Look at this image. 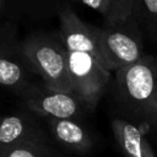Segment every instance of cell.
Listing matches in <instances>:
<instances>
[{"label": "cell", "instance_id": "cell-1", "mask_svg": "<svg viewBox=\"0 0 157 157\" xmlns=\"http://www.w3.org/2000/svg\"><path fill=\"white\" fill-rule=\"evenodd\" d=\"M114 74L112 94L117 118L151 135L157 130V56L145 54Z\"/></svg>", "mask_w": 157, "mask_h": 157}, {"label": "cell", "instance_id": "cell-2", "mask_svg": "<svg viewBox=\"0 0 157 157\" xmlns=\"http://www.w3.org/2000/svg\"><path fill=\"white\" fill-rule=\"evenodd\" d=\"M23 53L36 75L50 88L72 93L67 50L59 34L36 32L22 40Z\"/></svg>", "mask_w": 157, "mask_h": 157}, {"label": "cell", "instance_id": "cell-3", "mask_svg": "<svg viewBox=\"0 0 157 157\" xmlns=\"http://www.w3.org/2000/svg\"><path fill=\"white\" fill-rule=\"evenodd\" d=\"M99 44L104 65L114 72L145 55L144 32L134 16L121 22H104L99 28Z\"/></svg>", "mask_w": 157, "mask_h": 157}, {"label": "cell", "instance_id": "cell-4", "mask_svg": "<svg viewBox=\"0 0 157 157\" xmlns=\"http://www.w3.org/2000/svg\"><path fill=\"white\" fill-rule=\"evenodd\" d=\"M32 70L17 37V26L6 20L0 28V83L4 88L22 97L33 85Z\"/></svg>", "mask_w": 157, "mask_h": 157}, {"label": "cell", "instance_id": "cell-5", "mask_svg": "<svg viewBox=\"0 0 157 157\" xmlns=\"http://www.w3.org/2000/svg\"><path fill=\"white\" fill-rule=\"evenodd\" d=\"M67 65L72 93L93 110L110 82L112 71L97 56L81 52H67Z\"/></svg>", "mask_w": 157, "mask_h": 157}, {"label": "cell", "instance_id": "cell-6", "mask_svg": "<svg viewBox=\"0 0 157 157\" xmlns=\"http://www.w3.org/2000/svg\"><path fill=\"white\" fill-rule=\"evenodd\" d=\"M20 98L27 110L45 119H78L87 109L74 93L54 90L44 83H33Z\"/></svg>", "mask_w": 157, "mask_h": 157}, {"label": "cell", "instance_id": "cell-7", "mask_svg": "<svg viewBox=\"0 0 157 157\" xmlns=\"http://www.w3.org/2000/svg\"><path fill=\"white\" fill-rule=\"evenodd\" d=\"M58 18L59 37L67 52L88 53L102 60L98 27L82 21L71 6L63 9Z\"/></svg>", "mask_w": 157, "mask_h": 157}, {"label": "cell", "instance_id": "cell-8", "mask_svg": "<svg viewBox=\"0 0 157 157\" xmlns=\"http://www.w3.org/2000/svg\"><path fill=\"white\" fill-rule=\"evenodd\" d=\"M37 117L29 110L5 115L0 124V148L29 141H48Z\"/></svg>", "mask_w": 157, "mask_h": 157}, {"label": "cell", "instance_id": "cell-9", "mask_svg": "<svg viewBox=\"0 0 157 157\" xmlns=\"http://www.w3.org/2000/svg\"><path fill=\"white\" fill-rule=\"evenodd\" d=\"M52 136L66 150L87 153L93 147V137L78 119H47Z\"/></svg>", "mask_w": 157, "mask_h": 157}, {"label": "cell", "instance_id": "cell-10", "mask_svg": "<svg viewBox=\"0 0 157 157\" xmlns=\"http://www.w3.org/2000/svg\"><path fill=\"white\" fill-rule=\"evenodd\" d=\"M112 131L125 157H157L146 132L131 121L115 117L112 119Z\"/></svg>", "mask_w": 157, "mask_h": 157}, {"label": "cell", "instance_id": "cell-11", "mask_svg": "<svg viewBox=\"0 0 157 157\" xmlns=\"http://www.w3.org/2000/svg\"><path fill=\"white\" fill-rule=\"evenodd\" d=\"M80 0H7L5 13L9 20H45L59 16L60 11Z\"/></svg>", "mask_w": 157, "mask_h": 157}, {"label": "cell", "instance_id": "cell-12", "mask_svg": "<svg viewBox=\"0 0 157 157\" xmlns=\"http://www.w3.org/2000/svg\"><path fill=\"white\" fill-rule=\"evenodd\" d=\"M132 16L144 34L157 43V0H134Z\"/></svg>", "mask_w": 157, "mask_h": 157}, {"label": "cell", "instance_id": "cell-13", "mask_svg": "<svg viewBox=\"0 0 157 157\" xmlns=\"http://www.w3.org/2000/svg\"><path fill=\"white\" fill-rule=\"evenodd\" d=\"M0 157H58L48 141H29L0 148Z\"/></svg>", "mask_w": 157, "mask_h": 157}, {"label": "cell", "instance_id": "cell-14", "mask_svg": "<svg viewBox=\"0 0 157 157\" xmlns=\"http://www.w3.org/2000/svg\"><path fill=\"white\" fill-rule=\"evenodd\" d=\"M134 0H112V6L108 17L104 20L107 23L121 22L132 16Z\"/></svg>", "mask_w": 157, "mask_h": 157}, {"label": "cell", "instance_id": "cell-15", "mask_svg": "<svg viewBox=\"0 0 157 157\" xmlns=\"http://www.w3.org/2000/svg\"><path fill=\"white\" fill-rule=\"evenodd\" d=\"M80 2H82L85 6L99 12L104 20L108 17L109 11H110V6H112V0H80Z\"/></svg>", "mask_w": 157, "mask_h": 157}, {"label": "cell", "instance_id": "cell-16", "mask_svg": "<svg viewBox=\"0 0 157 157\" xmlns=\"http://www.w3.org/2000/svg\"><path fill=\"white\" fill-rule=\"evenodd\" d=\"M6 2H7V0H0V15L1 16H4V13H5Z\"/></svg>", "mask_w": 157, "mask_h": 157}, {"label": "cell", "instance_id": "cell-17", "mask_svg": "<svg viewBox=\"0 0 157 157\" xmlns=\"http://www.w3.org/2000/svg\"><path fill=\"white\" fill-rule=\"evenodd\" d=\"M151 135H152V137H155V140H156V142H157V130H156L155 132H152Z\"/></svg>", "mask_w": 157, "mask_h": 157}]
</instances>
